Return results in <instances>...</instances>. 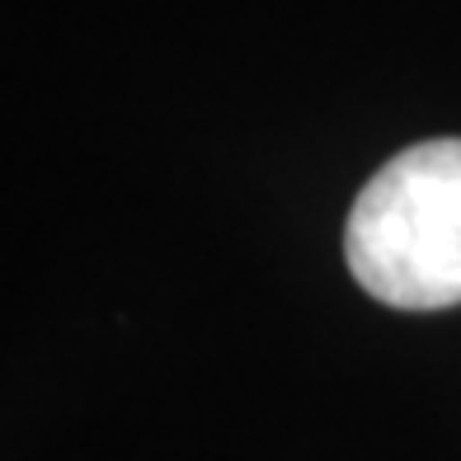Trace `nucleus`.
Listing matches in <instances>:
<instances>
[{
    "instance_id": "f257e3e1",
    "label": "nucleus",
    "mask_w": 461,
    "mask_h": 461,
    "mask_svg": "<svg viewBox=\"0 0 461 461\" xmlns=\"http://www.w3.org/2000/svg\"><path fill=\"white\" fill-rule=\"evenodd\" d=\"M344 259L382 306H461V137L414 141L363 184L344 221Z\"/></svg>"
}]
</instances>
